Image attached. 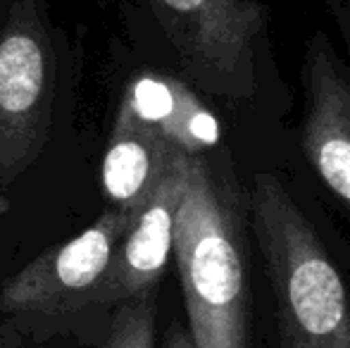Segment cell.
I'll return each instance as SVG.
<instances>
[{"mask_svg":"<svg viewBox=\"0 0 350 348\" xmlns=\"http://www.w3.org/2000/svg\"><path fill=\"white\" fill-rule=\"evenodd\" d=\"M189 160L191 155L181 150L176 153L172 170L117 246L105 277L93 293L91 306L124 303L155 293L174 253L176 215L189 184Z\"/></svg>","mask_w":350,"mask_h":348,"instance_id":"cell-6","label":"cell"},{"mask_svg":"<svg viewBox=\"0 0 350 348\" xmlns=\"http://www.w3.org/2000/svg\"><path fill=\"white\" fill-rule=\"evenodd\" d=\"M186 70L217 96L255 91L262 12L255 0H150Z\"/></svg>","mask_w":350,"mask_h":348,"instance_id":"cell-4","label":"cell"},{"mask_svg":"<svg viewBox=\"0 0 350 348\" xmlns=\"http://www.w3.org/2000/svg\"><path fill=\"white\" fill-rule=\"evenodd\" d=\"M176 153L165 136L120 105L103 158V191L110 208L126 213L134 222L172 170Z\"/></svg>","mask_w":350,"mask_h":348,"instance_id":"cell-8","label":"cell"},{"mask_svg":"<svg viewBox=\"0 0 350 348\" xmlns=\"http://www.w3.org/2000/svg\"><path fill=\"white\" fill-rule=\"evenodd\" d=\"M57 57L33 0L10 8L0 31V189L33 168L51 139Z\"/></svg>","mask_w":350,"mask_h":348,"instance_id":"cell-3","label":"cell"},{"mask_svg":"<svg viewBox=\"0 0 350 348\" xmlns=\"http://www.w3.org/2000/svg\"><path fill=\"white\" fill-rule=\"evenodd\" d=\"M120 105L162 134L176 150L203 155L219 144V122L184 81L143 72L126 84Z\"/></svg>","mask_w":350,"mask_h":348,"instance_id":"cell-9","label":"cell"},{"mask_svg":"<svg viewBox=\"0 0 350 348\" xmlns=\"http://www.w3.org/2000/svg\"><path fill=\"white\" fill-rule=\"evenodd\" d=\"M162 348H196L189 327H184L179 320L172 322L170 330H167V334H165V344H162Z\"/></svg>","mask_w":350,"mask_h":348,"instance_id":"cell-11","label":"cell"},{"mask_svg":"<svg viewBox=\"0 0 350 348\" xmlns=\"http://www.w3.org/2000/svg\"><path fill=\"white\" fill-rule=\"evenodd\" d=\"M98 348H155V293L120 303Z\"/></svg>","mask_w":350,"mask_h":348,"instance_id":"cell-10","label":"cell"},{"mask_svg":"<svg viewBox=\"0 0 350 348\" xmlns=\"http://www.w3.org/2000/svg\"><path fill=\"white\" fill-rule=\"evenodd\" d=\"M303 148L314 172L350 210V84L322 41L305 60Z\"/></svg>","mask_w":350,"mask_h":348,"instance_id":"cell-7","label":"cell"},{"mask_svg":"<svg viewBox=\"0 0 350 348\" xmlns=\"http://www.w3.org/2000/svg\"><path fill=\"white\" fill-rule=\"evenodd\" d=\"M131 217L107 208L79 237L48 248L0 289V310L10 315H65L91 306Z\"/></svg>","mask_w":350,"mask_h":348,"instance_id":"cell-5","label":"cell"},{"mask_svg":"<svg viewBox=\"0 0 350 348\" xmlns=\"http://www.w3.org/2000/svg\"><path fill=\"white\" fill-rule=\"evenodd\" d=\"M174 258L196 348H248V282L236 210L203 155H191Z\"/></svg>","mask_w":350,"mask_h":348,"instance_id":"cell-2","label":"cell"},{"mask_svg":"<svg viewBox=\"0 0 350 348\" xmlns=\"http://www.w3.org/2000/svg\"><path fill=\"white\" fill-rule=\"evenodd\" d=\"M0 348H27V346H22L14 336L5 334V332L0 330Z\"/></svg>","mask_w":350,"mask_h":348,"instance_id":"cell-12","label":"cell"},{"mask_svg":"<svg viewBox=\"0 0 350 348\" xmlns=\"http://www.w3.org/2000/svg\"><path fill=\"white\" fill-rule=\"evenodd\" d=\"M250 213L277 298L281 348H350V298L312 224L274 174H258Z\"/></svg>","mask_w":350,"mask_h":348,"instance_id":"cell-1","label":"cell"}]
</instances>
